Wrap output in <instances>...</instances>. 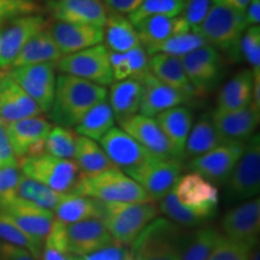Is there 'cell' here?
<instances>
[{"mask_svg": "<svg viewBox=\"0 0 260 260\" xmlns=\"http://www.w3.org/2000/svg\"><path fill=\"white\" fill-rule=\"evenodd\" d=\"M218 189L200 175L181 176L169 194L159 200L158 210L165 218L184 229L205 225L216 216Z\"/></svg>", "mask_w": 260, "mask_h": 260, "instance_id": "cell-1", "label": "cell"}, {"mask_svg": "<svg viewBox=\"0 0 260 260\" xmlns=\"http://www.w3.org/2000/svg\"><path fill=\"white\" fill-rule=\"evenodd\" d=\"M106 99V87L71 75L59 74L56 81L53 103L47 113L56 125L75 128L95 104Z\"/></svg>", "mask_w": 260, "mask_h": 260, "instance_id": "cell-2", "label": "cell"}, {"mask_svg": "<svg viewBox=\"0 0 260 260\" xmlns=\"http://www.w3.org/2000/svg\"><path fill=\"white\" fill-rule=\"evenodd\" d=\"M247 27L245 12L213 4L193 31L198 32L207 45L219 51L225 59L236 63L241 60L239 45Z\"/></svg>", "mask_w": 260, "mask_h": 260, "instance_id": "cell-3", "label": "cell"}, {"mask_svg": "<svg viewBox=\"0 0 260 260\" xmlns=\"http://www.w3.org/2000/svg\"><path fill=\"white\" fill-rule=\"evenodd\" d=\"M184 228L165 217H157L132 245L133 260H181L186 242Z\"/></svg>", "mask_w": 260, "mask_h": 260, "instance_id": "cell-4", "label": "cell"}, {"mask_svg": "<svg viewBox=\"0 0 260 260\" xmlns=\"http://www.w3.org/2000/svg\"><path fill=\"white\" fill-rule=\"evenodd\" d=\"M159 213L155 201L138 203L103 204L102 219L106 229L117 242L123 246H132L140 233Z\"/></svg>", "mask_w": 260, "mask_h": 260, "instance_id": "cell-5", "label": "cell"}, {"mask_svg": "<svg viewBox=\"0 0 260 260\" xmlns=\"http://www.w3.org/2000/svg\"><path fill=\"white\" fill-rule=\"evenodd\" d=\"M74 194L92 198L105 204L149 200L138 182L118 168H112L92 177L82 176Z\"/></svg>", "mask_w": 260, "mask_h": 260, "instance_id": "cell-6", "label": "cell"}, {"mask_svg": "<svg viewBox=\"0 0 260 260\" xmlns=\"http://www.w3.org/2000/svg\"><path fill=\"white\" fill-rule=\"evenodd\" d=\"M22 174L61 194H74L81 174L75 161L42 153L18 160Z\"/></svg>", "mask_w": 260, "mask_h": 260, "instance_id": "cell-7", "label": "cell"}, {"mask_svg": "<svg viewBox=\"0 0 260 260\" xmlns=\"http://www.w3.org/2000/svg\"><path fill=\"white\" fill-rule=\"evenodd\" d=\"M260 193V136L252 135L245 142V148L236 167L225 183L224 201L237 205L254 199Z\"/></svg>", "mask_w": 260, "mask_h": 260, "instance_id": "cell-8", "label": "cell"}, {"mask_svg": "<svg viewBox=\"0 0 260 260\" xmlns=\"http://www.w3.org/2000/svg\"><path fill=\"white\" fill-rule=\"evenodd\" d=\"M183 161L178 158H160L151 154L138 167L124 174L132 177L146 191L149 200H161L171 191L182 176Z\"/></svg>", "mask_w": 260, "mask_h": 260, "instance_id": "cell-9", "label": "cell"}, {"mask_svg": "<svg viewBox=\"0 0 260 260\" xmlns=\"http://www.w3.org/2000/svg\"><path fill=\"white\" fill-rule=\"evenodd\" d=\"M109 56L110 51L105 45L98 44L95 46L63 56L54 63V67L59 74L71 75L106 87L115 82Z\"/></svg>", "mask_w": 260, "mask_h": 260, "instance_id": "cell-10", "label": "cell"}, {"mask_svg": "<svg viewBox=\"0 0 260 260\" xmlns=\"http://www.w3.org/2000/svg\"><path fill=\"white\" fill-rule=\"evenodd\" d=\"M181 61L197 96L212 92L225 74V58L210 45L181 57Z\"/></svg>", "mask_w": 260, "mask_h": 260, "instance_id": "cell-11", "label": "cell"}, {"mask_svg": "<svg viewBox=\"0 0 260 260\" xmlns=\"http://www.w3.org/2000/svg\"><path fill=\"white\" fill-rule=\"evenodd\" d=\"M48 24L42 14L16 16L0 22V69H10L25 42Z\"/></svg>", "mask_w": 260, "mask_h": 260, "instance_id": "cell-12", "label": "cell"}, {"mask_svg": "<svg viewBox=\"0 0 260 260\" xmlns=\"http://www.w3.org/2000/svg\"><path fill=\"white\" fill-rule=\"evenodd\" d=\"M8 75L40 107L50 111L56 92V67L52 61L12 68Z\"/></svg>", "mask_w": 260, "mask_h": 260, "instance_id": "cell-13", "label": "cell"}, {"mask_svg": "<svg viewBox=\"0 0 260 260\" xmlns=\"http://www.w3.org/2000/svg\"><path fill=\"white\" fill-rule=\"evenodd\" d=\"M243 148L245 142H226L191 158L189 169L214 186H224L241 157Z\"/></svg>", "mask_w": 260, "mask_h": 260, "instance_id": "cell-14", "label": "cell"}, {"mask_svg": "<svg viewBox=\"0 0 260 260\" xmlns=\"http://www.w3.org/2000/svg\"><path fill=\"white\" fill-rule=\"evenodd\" d=\"M0 211L8 214L23 232L40 242L45 241L54 222L52 211L18 199L12 194L0 197Z\"/></svg>", "mask_w": 260, "mask_h": 260, "instance_id": "cell-15", "label": "cell"}, {"mask_svg": "<svg viewBox=\"0 0 260 260\" xmlns=\"http://www.w3.org/2000/svg\"><path fill=\"white\" fill-rule=\"evenodd\" d=\"M51 129V122L40 115L8 123L6 132L17 160L44 153L45 140Z\"/></svg>", "mask_w": 260, "mask_h": 260, "instance_id": "cell-16", "label": "cell"}, {"mask_svg": "<svg viewBox=\"0 0 260 260\" xmlns=\"http://www.w3.org/2000/svg\"><path fill=\"white\" fill-rule=\"evenodd\" d=\"M223 236L237 242L256 245L260 234V200L254 199L237 204L222 218Z\"/></svg>", "mask_w": 260, "mask_h": 260, "instance_id": "cell-17", "label": "cell"}, {"mask_svg": "<svg viewBox=\"0 0 260 260\" xmlns=\"http://www.w3.org/2000/svg\"><path fill=\"white\" fill-rule=\"evenodd\" d=\"M46 8L54 21L104 28L109 10L103 0H47Z\"/></svg>", "mask_w": 260, "mask_h": 260, "instance_id": "cell-18", "label": "cell"}, {"mask_svg": "<svg viewBox=\"0 0 260 260\" xmlns=\"http://www.w3.org/2000/svg\"><path fill=\"white\" fill-rule=\"evenodd\" d=\"M65 241L68 252L74 255L88 254L117 242L103 220L98 218L67 224Z\"/></svg>", "mask_w": 260, "mask_h": 260, "instance_id": "cell-19", "label": "cell"}, {"mask_svg": "<svg viewBox=\"0 0 260 260\" xmlns=\"http://www.w3.org/2000/svg\"><path fill=\"white\" fill-rule=\"evenodd\" d=\"M140 82L142 84V98L139 112L142 116L153 118L159 113L194 99L161 82L152 73H148Z\"/></svg>", "mask_w": 260, "mask_h": 260, "instance_id": "cell-20", "label": "cell"}, {"mask_svg": "<svg viewBox=\"0 0 260 260\" xmlns=\"http://www.w3.org/2000/svg\"><path fill=\"white\" fill-rule=\"evenodd\" d=\"M100 144L112 164L123 172L138 167L152 154L128 133L115 126L100 140Z\"/></svg>", "mask_w": 260, "mask_h": 260, "instance_id": "cell-21", "label": "cell"}, {"mask_svg": "<svg viewBox=\"0 0 260 260\" xmlns=\"http://www.w3.org/2000/svg\"><path fill=\"white\" fill-rule=\"evenodd\" d=\"M211 118L226 142H246L254 135L260 121V110L251 103L236 111L219 112L214 110Z\"/></svg>", "mask_w": 260, "mask_h": 260, "instance_id": "cell-22", "label": "cell"}, {"mask_svg": "<svg viewBox=\"0 0 260 260\" xmlns=\"http://www.w3.org/2000/svg\"><path fill=\"white\" fill-rule=\"evenodd\" d=\"M47 29L63 56L95 46L104 40V28L93 25L54 21Z\"/></svg>", "mask_w": 260, "mask_h": 260, "instance_id": "cell-23", "label": "cell"}, {"mask_svg": "<svg viewBox=\"0 0 260 260\" xmlns=\"http://www.w3.org/2000/svg\"><path fill=\"white\" fill-rule=\"evenodd\" d=\"M40 113L37 103L8 74L0 76V121L8 124Z\"/></svg>", "mask_w": 260, "mask_h": 260, "instance_id": "cell-24", "label": "cell"}, {"mask_svg": "<svg viewBox=\"0 0 260 260\" xmlns=\"http://www.w3.org/2000/svg\"><path fill=\"white\" fill-rule=\"evenodd\" d=\"M121 126L149 153L160 158H177L167 136L152 117L135 115Z\"/></svg>", "mask_w": 260, "mask_h": 260, "instance_id": "cell-25", "label": "cell"}, {"mask_svg": "<svg viewBox=\"0 0 260 260\" xmlns=\"http://www.w3.org/2000/svg\"><path fill=\"white\" fill-rule=\"evenodd\" d=\"M155 121L170 142L175 155L184 159V146L194 122V113L189 107L175 106L155 116Z\"/></svg>", "mask_w": 260, "mask_h": 260, "instance_id": "cell-26", "label": "cell"}, {"mask_svg": "<svg viewBox=\"0 0 260 260\" xmlns=\"http://www.w3.org/2000/svg\"><path fill=\"white\" fill-rule=\"evenodd\" d=\"M134 25L138 31L140 44L145 47V50L160 44L174 35L191 30L181 16L177 17L153 16V17L141 19Z\"/></svg>", "mask_w": 260, "mask_h": 260, "instance_id": "cell-27", "label": "cell"}, {"mask_svg": "<svg viewBox=\"0 0 260 260\" xmlns=\"http://www.w3.org/2000/svg\"><path fill=\"white\" fill-rule=\"evenodd\" d=\"M142 98V84L134 79L116 81L110 89V106L116 122L121 125L133 116L138 115Z\"/></svg>", "mask_w": 260, "mask_h": 260, "instance_id": "cell-28", "label": "cell"}, {"mask_svg": "<svg viewBox=\"0 0 260 260\" xmlns=\"http://www.w3.org/2000/svg\"><path fill=\"white\" fill-rule=\"evenodd\" d=\"M253 71L245 69L234 75L220 88L217 98L216 111L229 112L243 109L252 103Z\"/></svg>", "mask_w": 260, "mask_h": 260, "instance_id": "cell-29", "label": "cell"}, {"mask_svg": "<svg viewBox=\"0 0 260 260\" xmlns=\"http://www.w3.org/2000/svg\"><path fill=\"white\" fill-rule=\"evenodd\" d=\"M149 58V71L172 88L180 90L186 95L195 98V92L188 80L186 71L183 69L181 58L165 53L151 54Z\"/></svg>", "mask_w": 260, "mask_h": 260, "instance_id": "cell-30", "label": "cell"}, {"mask_svg": "<svg viewBox=\"0 0 260 260\" xmlns=\"http://www.w3.org/2000/svg\"><path fill=\"white\" fill-rule=\"evenodd\" d=\"M110 67L115 81L134 79L141 81L149 71V54L142 45L117 53L110 52Z\"/></svg>", "mask_w": 260, "mask_h": 260, "instance_id": "cell-31", "label": "cell"}, {"mask_svg": "<svg viewBox=\"0 0 260 260\" xmlns=\"http://www.w3.org/2000/svg\"><path fill=\"white\" fill-rule=\"evenodd\" d=\"M61 57L63 54L60 53L59 48L57 47L56 42L52 39L50 31L46 28L39 31L38 34H35L25 42L10 69L24 67V65L47 63V61L56 63Z\"/></svg>", "mask_w": 260, "mask_h": 260, "instance_id": "cell-32", "label": "cell"}, {"mask_svg": "<svg viewBox=\"0 0 260 260\" xmlns=\"http://www.w3.org/2000/svg\"><path fill=\"white\" fill-rule=\"evenodd\" d=\"M104 40L106 48L110 52L122 53L140 44V39L135 25L124 15L109 11L107 21L104 27Z\"/></svg>", "mask_w": 260, "mask_h": 260, "instance_id": "cell-33", "label": "cell"}, {"mask_svg": "<svg viewBox=\"0 0 260 260\" xmlns=\"http://www.w3.org/2000/svg\"><path fill=\"white\" fill-rule=\"evenodd\" d=\"M102 201L82 195L67 194L53 210L54 219L64 224H73L90 218H102Z\"/></svg>", "mask_w": 260, "mask_h": 260, "instance_id": "cell-34", "label": "cell"}, {"mask_svg": "<svg viewBox=\"0 0 260 260\" xmlns=\"http://www.w3.org/2000/svg\"><path fill=\"white\" fill-rule=\"evenodd\" d=\"M223 144H226V141L214 126L211 113H204L198 122L191 125L184 146V159L195 158Z\"/></svg>", "mask_w": 260, "mask_h": 260, "instance_id": "cell-35", "label": "cell"}, {"mask_svg": "<svg viewBox=\"0 0 260 260\" xmlns=\"http://www.w3.org/2000/svg\"><path fill=\"white\" fill-rule=\"evenodd\" d=\"M75 164L77 165L82 176L92 177L102 172L116 168L107 157L102 146L92 139L79 135L75 149Z\"/></svg>", "mask_w": 260, "mask_h": 260, "instance_id": "cell-36", "label": "cell"}, {"mask_svg": "<svg viewBox=\"0 0 260 260\" xmlns=\"http://www.w3.org/2000/svg\"><path fill=\"white\" fill-rule=\"evenodd\" d=\"M115 116L107 100L98 103L75 126V133L84 138L100 141L115 126Z\"/></svg>", "mask_w": 260, "mask_h": 260, "instance_id": "cell-37", "label": "cell"}, {"mask_svg": "<svg viewBox=\"0 0 260 260\" xmlns=\"http://www.w3.org/2000/svg\"><path fill=\"white\" fill-rule=\"evenodd\" d=\"M12 195L17 197L18 199L28 201V203L53 212V210L56 209L58 204L63 200V198L67 194L58 193V191L51 189L40 182L22 174L21 180H19Z\"/></svg>", "mask_w": 260, "mask_h": 260, "instance_id": "cell-38", "label": "cell"}, {"mask_svg": "<svg viewBox=\"0 0 260 260\" xmlns=\"http://www.w3.org/2000/svg\"><path fill=\"white\" fill-rule=\"evenodd\" d=\"M220 235L216 228L207 225L188 233L181 260H207Z\"/></svg>", "mask_w": 260, "mask_h": 260, "instance_id": "cell-39", "label": "cell"}, {"mask_svg": "<svg viewBox=\"0 0 260 260\" xmlns=\"http://www.w3.org/2000/svg\"><path fill=\"white\" fill-rule=\"evenodd\" d=\"M0 242L27 249L38 260H40L44 247V242L38 241L34 237L28 235L3 211H0Z\"/></svg>", "mask_w": 260, "mask_h": 260, "instance_id": "cell-40", "label": "cell"}, {"mask_svg": "<svg viewBox=\"0 0 260 260\" xmlns=\"http://www.w3.org/2000/svg\"><path fill=\"white\" fill-rule=\"evenodd\" d=\"M204 45H207L206 41L198 32L190 30L174 35V37L167 39L160 44L147 48L146 51H147L148 54L165 53L181 58L190 53V52L198 50Z\"/></svg>", "mask_w": 260, "mask_h": 260, "instance_id": "cell-41", "label": "cell"}, {"mask_svg": "<svg viewBox=\"0 0 260 260\" xmlns=\"http://www.w3.org/2000/svg\"><path fill=\"white\" fill-rule=\"evenodd\" d=\"M77 136L79 135L73 132L71 128H63L58 125L53 126L45 140L44 153L56 158L73 160L75 149H76Z\"/></svg>", "mask_w": 260, "mask_h": 260, "instance_id": "cell-42", "label": "cell"}, {"mask_svg": "<svg viewBox=\"0 0 260 260\" xmlns=\"http://www.w3.org/2000/svg\"><path fill=\"white\" fill-rule=\"evenodd\" d=\"M184 8V0H142L135 11L128 15L129 21L136 24L141 19L153 16L177 17Z\"/></svg>", "mask_w": 260, "mask_h": 260, "instance_id": "cell-43", "label": "cell"}, {"mask_svg": "<svg viewBox=\"0 0 260 260\" xmlns=\"http://www.w3.org/2000/svg\"><path fill=\"white\" fill-rule=\"evenodd\" d=\"M254 246L234 241L220 235L207 260H248L249 253Z\"/></svg>", "mask_w": 260, "mask_h": 260, "instance_id": "cell-44", "label": "cell"}, {"mask_svg": "<svg viewBox=\"0 0 260 260\" xmlns=\"http://www.w3.org/2000/svg\"><path fill=\"white\" fill-rule=\"evenodd\" d=\"M240 57L252 67V71H260V27L248 25L239 45Z\"/></svg>", "mask_w": 260, "mask_h": 260, "instance_id": "cell-45", "label": "cell"}, {"mask_svg": "<svg viewBox=\"0 0 260 260\" xmlns=\"http://www.w3.org/2000/svg\"><path fill=\"white\" fill-rule=\"evenodd\" d=\"M38 0H0V22L22 15L42 14Z\"/></svg>", "mask_w": 260, "mask_h": 260, "instance_id": "cell-46", "label": "cell"}, {"mask_svg": "<svg viewBox=\"0 0 260 260\" xmlns=\"http://www.w3.org/2000/svg\"><path fill=\"white\" fill-rule=\"evenodd\" d=\"M212 5V0H184L183 11L180 16L193 30L204 21Z\"/></svg>", "mask_w": 260, "mask_h": 260, "instance_id": "cell-47", "label": "cell"}, {"mask_svg": "<svg viewBox=\"0 0 260 260\" xmlns=\"http://www.w3.org/2000/svg\"><path fill=\"white\" fill-rule=\"evenodd\" d=\"M129 255L130 253L126 251V247L116 242L88 254L77 255V260H128Z\"/></svg>", "mask_w": 260, "mask_h": 260, "instance_id": "cell-48", "label": "cell"}, {"mask_svg": "<svg viewBox=\"0 0 260 260\" xmlns=\"http://www.w3.org/2000/svg\"><path fill=\"white\" fill-rule=\"evenodd\" d=\"M21 176L22 171L19 165H10L0 169V197L14 193Z\"/></svg>", "mask_w": 260, "mask_h": 260, "instance_id": "cell-49", "label": "cell"}, {"mask_svg": "<svg viewBox=\"0 0 260 260\" xmlns=\"http://www.w3.org/2000/svg\"><path fill=\"white\" fill-rule=\"evenodd\" d=\"M10 165H18V160L15 157L14 149L10 144L6 124L0 121V169Z\"/></svg>", "mask_w": 260, "mask_h": 260, "instance_id": "cell-50", "label": "cell"}, {"mask_svg": "<svg viewBox=\"0 0 260 260\" xmlns=\"http://www.w3.org/2000/svg\"><path fill=\"white\" fill-rule=\"evenodd\" d=\"M0 260H38L27 249L0 242Z\"/></svg>", "mask_w": 260, "mask_h": 260, "instance_id": "cell-51", "label": "cell"}, {"mask_svg": "<svg viewBox=\"0 0 260 260\" xmlns=\"http://www.w3.org/2000/svg\"><path fill=\"white\" fill-rule=\"evenodd\" d=\"M103 3L109 11L128 16L138 9L142 0H103Z\"/></svg>", "mask_w": 260, "mask_h": 260, "instance_id": "cell-52", "label": "cell"}, {"mask_svg": "<svg viewBox=\"0 0 260 260\" xmlns=\"http://www.w3.org/2000/svg\"><path fill=\"white\" fill-rule=\"evenodd\" d=\"M40 260H77V255L71 254L69 252L60 251L54 247L44 245Z\"/></svg>", "mask_w": 260, "mask_h": 260, "instance_id": "cell-53", "label": "cell"}, {"mask_svg": "<svg viewBox=\"0 0 260 260\" xmlns=\"http://www.w3.org/2000/svg\"><path fill=\"white\" fill-rule=\"evenodd\" d=\"M245 17L248 25H259L260 23V0H251L245 10Z\"/></svg>", "mask_w": 260, "mask_h": 260, "instance_id": "cell-54", "label": "cell"}, {"mask_svg": "<svg viewBox=\"0 0 260 260\" xmlns=\"http://www.w3.org/2000/svg\"><path fill=\"white\" fill-rule=\"evenodd\" d=\"M251 0H212V4L222 5L226 8L237 10V11L245 12L247 6H248Z\"/></svg>", "mask_w": 260, "mask_h": 260, "instance_id": "cell-55", "label": "cell"}, {"mask_svg": "<svg viewBox=\"0 0 260 260\" xmlns=\"http://www.w3.org/2000/svg\"><path fill=\"white\" fill-rule=\"evenodd\" d=\"M248 260H260V248H259V243L253 247L251 253H249V258Z\"/></svg>", "mask_w": 260, "mask_h": 260, "instance_id": "cell-56", "label": "cell"}, {"mask_svg": "<svg viewBox=\"0 0 260 260\" xmlns=\"http://www.w3.org/2000/svg\"><path fill=\"white\" fill-rule=\"evenodd\" d=\"M128 260H133V258H132V255H129V258H128Z\"/></svg>", "mask_w": 260, "mask_h": 260, "instance_id": "cell-57", "label": "cell"}, {"mask_svg": "<svg viewBox=\"0 0 260 260\" xmlns=\"http://www.w3.org/2000/svg\"><path fill=\"white\" fill-rule=\"evenodd\" d=\"M0 70H2V69H0ZM2 75H3V74H2V71H0V76H2Z\"/></svg>", "mask_w": 260, "mask_h": 260, "instance_id": "cell-58", "label": "cell"}, {"mask_svg": "<svg viewBox=\"0 0 260 260\" xmlns=\"http://www.w3.org/2000/svg\"><path fill=\"white\" fill-rule=\"evenodd\" d=\"M38 2H39V0H38Z\"/></svg>", "mask_w": 260, "mask_h": 260, "instance_id": "cell-59", "label": "cell"}]
</instances>
